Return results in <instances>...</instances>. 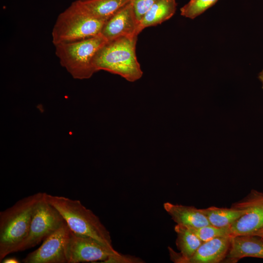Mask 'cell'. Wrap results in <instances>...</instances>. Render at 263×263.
Returning <instances> with one entry per match:
<instances>
[{"label":"cell","mask_w":263,"mask_h":263,"mask_svg":"<svg viewBox=\"0 0 263 263\" xmlns=\"http://www.w3.org/2000/svg\"><path fill=\"white\" fill-rule=\"evenodd\" d=\"M38 192L20 199L0 212V263L8 255L16 252L27 237L34 209L43 198Z\"/></svg>","instance_id":"1"},{"label":"cell","mask_w":263,"mask_h":263,"mask_svg":"<svg viewBox=\"0 0 263 263\" xmlns=\"http://www.w3.org/2000/svg\"><path fill=\"white\" fill-rule=\"evenodd\" d=\"M137 36H122L107 41L97 52L94 64L97 71L105 70L130 82L143 75L136 55Z\"/></svg>","instance_id":"2"},{"label":"cell","mask_w":263,"mask_h":263,"mask_svg":"<svg viewBox=\"0 0 263 263\" xmlns=\"http://www.w3.org/2000/svg\"><path fill=\"white\" fill-rule=\"evenodd\" d=\"M46 201L61 214L70 230L75 234L90 237L113 248L110 233L93 212L77 200L45 193Z\"/></svg>","instance_id":"3"},{"label":"cell","mask_w":263,"mask_h":263,"mask_svg":"<svg viewBox=\"0 0 263 263\" xmlns=\"http://www.w3.org/2000/svg\"><path fill=\"white\" fill-rule=\"evenodd\" d=\"M105 21L91 16L76 0L58 16L52 30V42L55 46L95 37L101 33Z\"/></svg>","instance_id":"4"},{"label":"cell","mask_w":263,"mask_h":263,"mask_svg":"<svg viewBox=\"0 0 263 263\" xmlns=\"http://www.w3.org/2000/svg\"><path fill=\"white\" fill-rule=\"evenodd\" d=\"M107 41L100 34L85 39L55 45V53L61 65L75 79L90 78L97 72L94 57Z\"/></svg>","instance_id":"5"},{"label":"cell","mask_w":263,"mask_h":263,"mask_svg":"<svg viewBox=\"0 0 263 263\" xmlns=\"http://www.w3.org/2000/svg\"><path fill=\"white\" fill-rule=\"evenodd\" d=\"M45 194L34 209L28 234L16 252L35 246L65 223L59 212L46 201Z\"/></svg>","instance_id":"6"},{"label":"cell","mask_w":263,"mask_h":263,"mask_svg":"<svg viewBox=\"0 0 263 263\" xmlns=\"http://www.w3.org/2000/svg\"><path fill=\"white\" fill-rule=\"evenodd\" d=\"M118 253L114 248L108 247L92 238L70 231L66 249L67 263H104L110 256Z\"/></svg>","instance_id":"7"},{"label":"cell","mask_w":263,"mask_h":263,"mask_svg":"<svg viewBox=\"0 0 263 263\" xmlns=\"http://www.w3.org/2000/svg\"><path fill=\"white\" fill-rule=\"evenodd\" d=\"M70 229L65 222L49 235L36 250L22 260L24 263H67V245Z\"/></svg>","instance_id":"8"},{"label":"cell","mask_w":263,"mask_h":263,"mask_svg":"<svg viewBox=\"0 0 263 263\" xmlns=\"http://www.w3.org/2000/svg\"><path fill=\"white\" fill-rule=\"evenodd\" d=\"M240 203L246 211L229 226L231 236L253 235L263 226V194L253 191Z\"/></svg>","instance_id":"9"},{"label":"cell","mask_w":263,"mask_h":263,"mask_svg":"<svg viewBox=\"0 0 263 263\" xmlns=\"http://www.w3.org/2000/svg\"><path fill=\"white\" fill-rule=\"evenodd\" d=\"M139 24L131 0L105 21L100 34L107 41L122 36H138Z\"/></svg>","instance_id":"10"},{"label":"cell","mask_w":263,"mask_h":263,"mask_svg":"<svg viewBox=\"0 0 263 263\" xmlns=\"http://www.w3.org/2000/svg\"><path fill=\"white\" fill-rule=\"evenodd\" d=\"M244 257L263 259V240L252 235L230 237L229 248L223 263H235Z\"/></svg>","instance_id":"11"},{"label":"cell","mask_w":263,"mask_h":263,"mask_svg":"<svg viewBox=\"0 0 263 263\" xmlns=\"http://www.w3.org/2000/svg\"><path fill=\"white\" fill-rule=\"evenodd\" d=\"M230 237H217L203 242L193 256L184 263H219L223 262L228 252Z\"/></svg>","instance_id":"12"},{"label":"cell","mask_w":263,"mask_h":263,"mask_svg":"<svg viewBox=\"0 0 263 263\" xmlns=\"http://www.w3.org/2000/svg\"><path fill=\"white\" fill-rule=\"evenodd\" d=\"M174 230L177 234L176 244L180 252L169 247L170 259L175 263H184L193 256L203 242L186 226L177 224Z\"/></svg>","instance_id":"13"},{"label":"cell","mask_w":263,"mask_h":263,"mask_svg":"<svg viewBox=\"0 0 263 263\" xmlns=\"http://www.w3.org/2000/svg\"><path fill=\"white\" fill-rule=\"evenodd\" d=\"M166 211L177 224L187 227H198L210 225L200 209L192 206L166 202L163 205Z\"/></svg>","instance_id":"14"},{"label":"cell","mask_w":263,"mask_h":263,"mask_svg":"<svg viewBox=\"0 0 263 263\" xmlns=\"http://www.w3.org/2000/svg\"><path fill=\"white\" fill-rule=\"evenodd\" d=\"M176 0H159L139 21V34L146 28L156 26L170 19L176 10Z\"/></svg>","instance_id":"15"},{"label":"cell","mask_w":263,"mask_h":263,"mask_svg":"<svg viewBox=\"0 0 263 263\" xmlns=\"http://www.w3.org/2000/svg\"><path fill=\"white\" fill-rule=\"evenodd\" d=\"M200 209L210 225L220 227L229 226L246 211L240 202L233 204L230 208L210 207Z\"/></svg>","instance_id":"16"},{"label":"cell","mask_w":263,"mask_h":263,"mask_svg":"<svg viewBox=\"0 0 263 263\" xmlns=\"http://www.w3.org/2000/svg\"><path fill=\"white\" fill-rule=\"evenodd\" d=\"M131 0H77L92 17L106 21Z\"/></svg>","instance_id":"17"},{"label":"cell","mask_w":263,"mask_h":263,"mask_svg":"<svg viewBox=\"0 0 263 263\" xmlns=\"http://www.w3.org/2000/svg\"><path fill=\"white\" fill-rule=\"evenodd\" d=\"M195 234L202 242L217 237H231L229 226L216 227L211 225L198 227H188Z\"/></svg>","instance_id":"18"},{"label":"cell","mask_w":263,"mask_h":263,"mask_svg":"<svg viewBox=\"0 0 263 263\" xmlns=\"http://www.w3.org/2000/svg\"><path fill=\"white\" fill-rule=\"evenodd\" d=\"M218 0H190L180 9L181 15L190 19H194Z\"/></svg>","instance_id":"19"},{"label":"cell","mask_w":263,"mask_h":263,"mask_svg":"<svg viewBox=\"0 0 263 263\" xmlns=\"http://www.w3.org/2000/svg\"><path fill=\"white\" fill-rule=\"evenodd\" d=\"M159 0H132L137 19L140 21L147 12Z\"/></svg>","instance_id":"20"},{"label":"cell","mask_w":263,"mask_h":263,"mask_svg":"<svg viewBox=\"0 0 263 263\" xmlns=\"http://www.w3.org/2000/svg\"><path fill=\"white\" fill-rule=\"evenodd\" d=\"M104 263H142L144 261L139 258L120 253L110 256Z\"/></svg>","instance_id":"21"},{"label":"cell","mask_w":263,"mask_h":263,"mask_svg":"<svg viewBox=\"0 0 263 263\" xmlns=\"http://www.w3.org/2000/svg\"><path fill=\"white\" fill-rule=\"evenodd\" d=\"M0 263H19V261L15 257H11L8 258H4Z\"/></svg>","instance_id":"22"},{"label":"cell","mask_w":263,"mask_h":263,"mask_svg":"<svg viewBox=\"0 0 263 263\" xmlns=\"http://www.w3.org/2000/svg\"><path fill=\"white\" fill-rule=\"evenodd\" d=\"M252 235L257 236L261 238L263 237V226Z\"/></svg>","instance_id":"23"},{"label":"cell","mask_w":263,"mask_h":263,"mask_svg":"<svg viewBox=\"0 0 263 263\" xmlns=\"http://www.w3.org/2000/svg\"><path fill=\"white\" fill-rule=\"evenodd\" d=\"M259 78L260 80L261 81V82H262L263 88V69L259 73Z\"/></svg>","instance_id":"24"},{"label":"cell","mask_w":263,"mask_h":263,"mask_svg":"<svg viewBox=\"0 0 263 263\" xmlns=\"http://www.w3.org/2000/svg\"><path fill=\"white\" fill-rule=\"evenodd\" d=\"M261 238H262V239L263 240V237H262Z\"/></svg>","instance_id":"25"}]
</instances>
